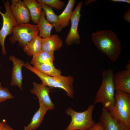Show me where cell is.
<instances>
[{"instance_id":"7c38bea8","label":"cell","mask_w":130,"mask_h":130,"mask_svg":"<svg viewBox=\"0 0 130 130\" xmlns=\"http://www.w3.org/2000/svg\"><path fill=\"white\" fill-rule=\"evenodd\" d=\"M99 121L105 130H130L129 127L120 121L112 118L108 111L102 106Z\"/></svg>"},{"instance_id":"30bf717a","label":"cell","mask_w":130,"mask_h":130,"mask_svg":"<svg viewBox=\"0 0 130 130\" xmlns=\"http://www.w3.org/2000/svg\"><path fill=\"white\" fill-rule=\"evenodd\" d=\"M33 85V88L31 90V92L37 96L39 105H43L48 110L54 109V105L49 95L50 88L42 84H39L34 82Z\"/></svg>"},{"instance_id":"ac0fdd59","label":"cell","mask_w":130,"mask_h":130,"mask_svg":"<svg viewBox=\"0 0 130 130\" xmlns=\"http://www.w3.org/2000/svg\"><path fill=\"white\" fill-rule=\"evenodd\" d=\"M75 0H69L64 11L58 15L59 22L61 28H65L69 24L70 18L76 3Z\"/></svg>"},{"instance_id":"5bb4252c","label":"cell","mask_w":130,"mask_h":130,"mask_svg":"<svg viewBox=\"0 0 130 130\" xmlns=\"http://www.w3.org/2000/svg\"><path fill=\"white\" fill-rule=\"evenodd\" d=\"M63 44V41L58 35L54 34L48 38L43 39L42 50L47 52L54 53L55 51L59 49Z\"/></svg>"},{"instance_id":"d4e9b609","label":"cell","mask_w":130,"mask_h":130,"mask_svg":"<svg viewBox=\"0 0 130 130\" xmlns=\"http://www.w3.org/2000/svg\"><path fill=\"white\" fill-rule=\"evenodd\" d=\"M89 130H105L102 124L99 121L95 123L94 126Z\"/></svg>"},{"instance_id":"f1b7e54d","label":"cell","mask_w":130,"mask_h":130,"mask_svg":"<svg viewBox=\"0 0 130 130\" xmlns=\"http://www.w3.org/2000/svg\"><path fill=\"white\" fill-rule=\"evenodd\" d=\"M93 1L92 0H90L88 1H86L85 2L84 4L85 5H87L89 4L91 2H92Z\"/></svg>"},{"instance_id":"8992f818","label":"cell","mask_w":130,"mask_h":130,"mask_svg":"<svg viewBox=\"0 0 130 130\" xmlns=\"http://www.w3.org/2000/svg\"><path fill=\"white\" fill-rule=\"evenodd\" d=\"M39 33L37 25L27 23L18 25L13 28L12 35L9 40L12 44L18 42V45L23 48Z\"/></svg>"},{"instance_id":"83f0119b","label":"cell","mask_w":130,"mask_h":130,"mask_svg":"<svg viewBox=\"0 0 130 130\" xmlns=\"http://www.w3.org/2000/svg\"><path fill=\"white\" fill-rule=\"evenodd\" d=\"M111 1L114 2H122L130 3V0H112Z\"/></svg>"},{"instance_id":"484cf974","label":"cell","mask_w":130,"mask_h":130,"mask_svg":"<svg viewBox=\"0 0 130 130\" xmlns=\"http://www.w3.org/2000/svg\"><path fill=\"white\" fill-rule=\"evenodd\" d=\"M0 130H13V129L7 124L5 122H1L0 126Z\"/></svg>"},{"instance_id":"2e32d148","label":"cell","mask_w":130,"mask_h":130,"mask_svg":"<svg viewBox=\"0 0 130 130\" xmlns=\"http://www.w3.org/2000/svg\"><path fill=\"white\" fill-rule=\"evenodd\" d=\"M45 14L42 10L37 24L39 30V36L43 39L48 38L51 36V32L54 26L50 23L45 18Z\"/></svg>"},{"instance_id":"d6986e66","label":"cell","mask_w":130,"mask_h":130,"mask_svg":"<svg viewBox=\"0 0 130 130\" xmlns=\"http://www.w3.org/2000/svg\"><path fill=\"white\" fill-rule=\"evenodd\" d=\"M43 39L38 35L27 43L23 48L24 52L30 56H33L42 50Z\"/></svg>"},{"instance_id":"5b68a950","label":"cell","mask_w":130,"mask_h":130,"mask_svg":"<svg viewBox=\"0 0 130 130\" xmlns=\"http://www.w3.org/2000/svg\"><path fill=\"white\" fill-rule=\"evenodd\" d=\"M95 106L90 105L87 109L82 112L76 111L71 107L67 108L66 113L71 116V122L64 130H89L95 124L92 118Z\"/></svg>"},{"instance_id":"3957f363","label":"cell","mask_w":130,"mask_h":130,"mask_svg":"<svg viewBox=\"0 0 130 130\" xmlns=\"http://www.w3.org/2000/svg\"><path fill=\"white\" fill-rule=\"evenodd\" d=\"M34 73L41 80L44 85L50 88H54L64 90L70 98H73L74 90L73 86L74 78L70 76H63L61 75L52 77L45 75L32 66L28 62L25 63L24 66Z\"/></svg>"},{"instance_id":"ffe728a7","label":"cell","mask_w":130,"mask_h":130,"mask_svg":"<svg viewBox=\"0 0 130 130\" xmlns=\"http://www.w3.org/2000/svg\"><path fill=\"white\" fill-rule=\"evenodd\" d=\"M54 53H48L43 50L33 56L31 64L33 66L47 63H53Z\"/></svg>"},{"instance_id":"7a4b0ae2","label":"cell","mask_w":130,"mask_h":130,"mask_svg":"<svg viewBox=\"0 0 130 130\" xmlns=\"http://www.w3.org/2000/svg\"><path fill=\"white\" fill-rule=\"evenodd\" d=\"M114 71L111 68L104 70L102 81L97 91L94 101L95 104L101 103L108 110L115 104V91L113 83Z\"/></svg>"},{"instance_id":"277c9868","label":"cell","mask_w":130,"mask_h":130,"mask_svg":"<svg viewBox=\"0 0 130 130\" xmlns=\"http://www.w3.org/2000/svg\"><path fill=\"white\" fill-rule=\"evenodd\" d=\"M115 105L108 111L113 118L121 122L130 128V93L116 91Z\"/></svg>"},{"instance_id":"9a60e30c","label":"cell","mask_w":130,"mask_h":130,"mask_svg":"<svg viewBox=\"0 0 130 130\" xmlns=\"http://www.w3.org/2000/svg\"><path fill=\"white\" fill-rule=\"evenodd\" d=\"M23 1L29 11L31 20L34 24H37L42 10L41 4L35 0H24Z\"/></svg>"},{"instance_id":"e0dca14e","label":"cell","mask_w":130,"mask_h":130,"mask_svg":"<svg viewBox=\"0 0 130 130\" xmlns=\"http://www.w3.org/2000/svg\"><path fill=\"white\" fill-rule=\"evenodd\" d=\"M38 110L34 114L30 122L24 127V130H33L36 129L40 125L44 117L48 110L41 105H39Z\"/></svg>"},{"instance_id":"44dd1931","label":"cell","mask_w":130,"mask_h":130,"mask_svg":"<svg viewBox=\"0 0 130 130\" xmlns=\"http://www.w3.org/2000/svg\"><path fill=\"white\" fill-rule=\"evenodd\" d=\"M41 4L42 9L45 13L46 20L53 25L56 32H60L63 29L59 24L58 15L55 13L52 8L45 4Z\"/></svg>"},{"instance_id":"7402d4cb","label":"cell","mask_w":130,"mask_h":130,"mask_svg":"<svg viewBox=\"0 0 130 130\" xmlns=\"http://www.w3.org/2000/svg\"><path fill=\"white\" fill-rule=\"evenodd\" d=\"M33 67L42 73L48 76H57L61 75V73L60 70L56 68L52 63L43 64Z\"/></svg>"},{"instance_id":"4fadbf2b","label":"cell","mask_w":130,"mask_h":130,"mask_svg":"<svg viewBox=\"0 0 130 130\" xmlns=\"http://www.w3.org/2000/svg\"><path fill=\"white\" fill-rule=\"evenodd\" d=\"M9 59L13 62V64L11 85L12 86L16 85L22 91V68L24 66L25 63L21 59L13 55L10 56Z\"/></svg>"},{"instance_id":"52a82bcc","label":"cell","mask_w":130,"mask_h":130,"mask_svg":"<svg viewBox=\"0 0 130 130\" xmlns=\"http://www.w3.org/2000/svg\"><path fill=\"white\" fill-rule=\"evenodd\" d=\"M3 1L5 8L6 12L2 13L0 10V14L3 19L2 26L0 30V44L1 47L2 53L3 55H5L7 54L5 45V39L8 35L12 34L13 28L18 24L11 13L10 1L3 0Z\"/></svg>"},{"instance_id":"ba28073f","label":"cell","mask_w":130,"mask_h":130,"mask_svg":"<svg viewBox=\"0 0 130 130\" xmlns=\"http://www.w3.org/2000/svg\"><path fill=\"white\" fill-rule=\"evenodd\" d=\"M82 3V2H79L72 14L70 18L71 27L65 39L66 44L68 46L73 44H78L80 43V36L78 30L80 18L82 15L80 11Z\"/></svg>"},{"instance_id":"6da1fadb","label":"cell","mask_w":130,"mask_h":130,"mask_svg":"<svg viewBox=\"0 0 130 130\" xmlns=\"http://www.w3.org/2000/svg\"><path fill=\"white\" fill-rule=\"evenodd\" d=\"M92 40L95 46L112 61H116L121 50V42L113 31L105 30L91 34Z\"/></svg>"},{"instance_id":"4316f807","label":"cell","mask_w":130,"mask_h":130,"mask_svg":"<svg viewBox=\"0 0 130 130\" xmlns=\"http://www.w3.org/2000/svg\"><path fill=\"white\" fill-rule=\"evenodd\" d=\"M123 18L127 22H130V10L129 8L123 16Z\"/></svg>"},{"instance_id":"f546056e","label":"cell","mask_w":130,"mask_h":130,"mask_svg":"<svg viewBox=\"0 0 130 130\" xmlns=\"http://www.w3.org/2000/svg\"><path fill=\"white\" fill-rule=\"evenodd\" d=\"M1 122H0V125H1Z\"/></svg>"},{"instance_id":"8fae6325","label":"cell","mask_w":130,"mask_h":130,"mask_svg":"<svg viewBox=\"0 0 130 130\" xmlns=\"http://www.w3.org/2000/svg\"><path fill=\"white\" fill-rule=\"evenodd\" d=\"M127 65L126 69L114 74L113 83L115 90L130 93V63Z\"/></svg>"},{"instance_id":"cb8c5ba5","label":"cell","mask_w":130,"mask_h":130,"mask_svg":"<svg viewBox=\"0 0 130 130\" xmlns=\"http://www.w3.org/2000/svg\"><path fill=\"white\" fill-rule=\"evenodd\" d=\"M13 98V96L11 94L7 88L3 87L0 85V103Z\"/></svg>"},{"instance_id":"603a6c76","label":"cell","mask_w":130,"mask_h":130,"mask_svg":"<svg viewBox=\"0 0 130 130\" xmlns=\"http://www.w3.org/2000/svg\"><path fill=\"white\" fill-rule=\"evenodd\" d=\"M41 4L46 5L51 8H53L58 10L62 9L64 6V2L60 0H37Z\"/></svg>"},{"instance_id":"9c48e42d","label":"cell","mask_w":130,"mask_h":130,"mask_svg":"<svg viewBox=\"0 0 130 130\" xmlns=\"http://www.w3.org/2000/svg\"><path fill=\"white\" fill-rule=\"evenodd\" d=\"M10 8L18 25L29 23L31 20L30 13L23 1L11 0Z\"/></svg>"}]
</instances>
